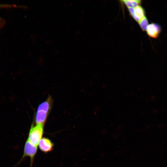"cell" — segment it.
Listing matches in <instances>:
<instances>
[{
    "mask_svg": "<svg viewBox=\"0 0 167 167\" xmlns=\"http://www.w3.org/2000/svg\"><path fill=\"white\" fill-rule=\"evenodd\" d=\"M52 102L51 97L49 96L45 101L39 105L35 116L36 124H45L50 111Z\"/></svg>",
    "mask_w": 167,
    "mask_h": 167,
    "instance_id": "6da1fadb",
    "label": "cell"
},
{
    "mask_svg": "<svg viewBox=\"0 0 167 167\" xmlns=\"http://www.w3.org/2000/svg\"><path fill=\"white\" fill-rule=\"evenodd\" d=\"M44 125L32 124L30 128L27 140L33 145L37 146L39 143L42 138L44 133Z\"/></svg>",
    "mask_w": 167,
    "mask_h": 167,
    "instance_id": "7a4b0ae2",
    "label": "cell"
},
{
    "mask_svg": "<svg viewBox=\"0 0 167 167\" xmlns=\"http://www.w3.org/2000/svg\"><path fill=\"white\" fill-rule=\"evenodd\" d=\"M37 150V146L33 145L27 140L24 144L23 155L16 165L20 163L25 157L28 156L31 159V166L32 167L33 159L36 153Z\"/></svg>",
    "mask_w": 167,
    "mask_h": 167,
    "instance_id": "3957f363",
    "label": "cell"
},
{
    "mask_svg": "<svg viewBox=\"0 0 167 167\" xmlns=\"http://www.w3.org/2000/svg\"><path fill=\"white\" fill-rule=\"evenodd\" d=\"M54 144L49 139L43 137L40 140L38 147L40 149L45 153H47L53 150Z\"/></svg>",
    "mask_w": 167,
    "mask_h": 167,
    "instance_id": "277c9868",
    "label": "cell"
},
{
    "mask_svg": "<svg viewBox=\"0 0 167 167\" xmlns=\"http://www.w3.org/2000/svg\"><path fill=\"white\" fill-rule=\"evenodd\" d=\"M128 9L131 15L138 23L145 16L144 10L140 6L135 8H128Z\"/></svg>",
    "mask_w": 167,
    "mask_h": 167,
    "instance_id": "5b68a950",
    "label": "cell"
},
{
    "mask_svg": "<svg viewBox=\"0 0 167 167\" xmlns=\"http://www.w3.org/2000/svg\"><path fill=\"white\" fill-rule=\"evenodd\" d=\"M161 30V28L159 25L153 23L148 25L146 31L149 36L156 38L159 36Z\"/></svg>",
    "mask_w": 167,
    "mask_h": 167,
    "instance_id": "8992f818",
    "label": "cell"
},
{
    "mask_svg": "<svg viewBox=\"0 0 167 167\" xmlns=\"http://www.w3.org/2000/svg\"><path fill=\"white\" fill-rule=\"evenodd\" d=\"M123 2L128 8H135L139 6L141 1L136 0H125Z\"/></svg>",
    "mask_w": 167,
    "mask_h": 167,
    "instance_id": "52a82bcc",
    "label": "cell"
},
{
    "mask_svg": "<svg viewBox=\"0 0 167 167\" xmlns=\"http://www.w3.org/2000/svg\"><path fill=\"white\" fill-rule=\"evenodd\" d=\"M139 23L142 30L143 31H146L147 27L148 25V20L146 17L145 16L143 18L140 20Z\"/></svg>",
    "mask_w": 167,
    "mask_h": 167,
    "instance_id": "ba28073f",
    "label": "cell"
},
{
    "mask_svg": "<svg viewBox=\"0 0 167 167\" xmlns=\"http://www.w3.org/2000/svg\"><path fill=\"white\" fill-rule=\"evenodd\" d=\"M3 6H4L3 5H0V7H3Z\"/></svg>",
    "mask_w": 167,
    "mask_h": 167,
    "instance_id": "9c48e42d",
    "label": "cell"
}]
</instances>
